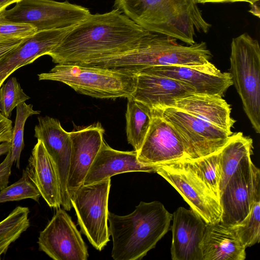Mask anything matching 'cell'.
I'll return each instance as SVG.
<instances>
[{
    "label": "cell",
    "instance_id": "obj_1",
    "mask_svg": "<svg viewBox=\"0 0 260 260\" xmlns=\"http://www.w3.org/2000/svg\"><path fill=\"white\" fill-rule=\"evenodd\" d=\"M150 32L117 9L90 13L47 55L56 64H80L133 50Z\"/></svg>",
    "mask_w": 260,
    "mask_h": 260
},
{
    "label": "cell",
    "instance_id": "obj_2",
    "mask_svg": "<svg viewBox=\"0 0 260 260\" xmlns=\"http://www.w3.org/2000/svg\"><path fill=\"white\" fill-rule=\"evenodd\" d=\"M114 7L147 30L194 44L211 26L196 0H115Z\"/></svg>",
    "mask_w": 260,
    "mask_h": 260
},
{
    "label": "cell",
    "instance_id": "obj_3",
    "mask_svg": "<svg viewBox=\"0 0 260 260\" xmlns=\"http://www.w3.org/2000/svg\"><path fill=\"white\" fill-rule=\"evenodd\" d=\"M173 214L158 201L141 202L126 215L109 212V232L112 236L111 256L114 260L144 257L170 230Z\"/></svg>",
    "mask_w": 260,
    "mask_h": 260
},
{
    "label": "cell",
    "instance_id": "obj_4",
    "mask_svg": "<svg viewBox=\"0 0 260 260\" xmlns=\"http://www.w3.org/2000/svg\"><path fill=\"white\" fill-rule=\"evenodd\" d=\"M176 39L150 32L136 49L128 52L80 65L125 70L170 65H200L210 61L212 54L205 42L184 46Z\"/></svg>",
    "mask_w": 260,
    "mask_h": 260
},
{
    "label": "cell",
    "instance_id": "obj_5",
    "mask_svg": "<svg viewBox=\"0 0 260 260\" xmlns=\"http://www.w3.org/2000/svg\"><path fill=\"white\" fill-rule=\"evenodd\" d=\"M38 77L63 83L78 93L99 99L130 97L136 82L134 72L75 64H56Z\"/></svg>",
    "mask_w": 260,
    "mask_h": 260
},
{
    "label": "cell",
    "instance_id": "obj_6",
    "mask_svg": "<svg viewBox=\"0 0 260 260\" xmlns=\"http://www.w3.org/2000/svg\"><path fill=\"white\" fill-rule=\"evenodd\" d=\"M230 74L252 127L260 133V47L247 33L233 39Z\"/></svg>",
    "mask_w": 260,
    "mask_h": 260
},
{
    "label": "cell",
    "instance_id": "obj_7",
    "mask_svg": "<svg viewBox=\"0 0 260 260\" xmlns=\"http://www.w3.org/2000/svg\"><path fill=\"white\" fill-rule=\"evenodd\" d=\"M111 185V178L82 185L70 197L80 233L99 251H102L110 241L108 219Z\"/></svg>",
    "mask_w": 260,
    "mask_h": 260
},
{
    "label": "cell",
    "instance_id": "obj_8",
    "mask_svg": "<svg viewBox=\"0 0 260 260\" xmlns=\"http://www.w3.org/2000/svg\"><path fill=\"white\" fill-rule=\"evenodd\" d=\"M90 14L88 8L67 1L20 0L0 12V20L30 24L38 31L74 26Z\"/></svg>",
    "mask_w": 260,
    "mask_h": 260
},
{
    "label": "cell",
    "instance_id": "obj_9",
    "mask_svg": "<svg viewBox=\"0 0 260 260\" xmlns=\"http://www.w3.org/2000/svg\"><path fill=\"white\" fill-rule=\"evenodd\" d=\"M151 111L158 113L176 129L188 159H194L218 152L232 135L176 107Z\"/></svg>",
    "mask_w": 260,
    "mask_h": 260
},
{
    "label": "cell",
    "instance_id": "obj_10",
    "mask_svg": "<svg viewBox=\"0 0 260 260\" xmlns=\"http://www.w3.org/2000/svg\"><path fill=\"white\" fill-rule=\"evenodd\" d=\"M156 173L179 193L206 224L220 221L222 210L219 201L184 159L158 165Z\"/></svg>",
    "mask_w": 260,
    "mask_h": 260
},
{
    "label": "cell",
    "instance_id": "obj_11",
    "mask_svg": "<svg viewBox=\"0 0 260 260\" xmlns=\"http://www.w3.org/2000/svg\"><path fill=\"white\" fill-rule=\"evenodd\" d=\"M260 196V170L246 157L220 191L222 213L220 221L232 226L249 214L256 197Z\"/></svg>",
    "mask_w": 260,
    "mask_h": 260
},
{
    "label": "cell",
    "instance_id": "obj_12",
    "mask_svg": "<svg viewBox=\"0 0 260 260\" xmlns=\"http://www.w3.org/2000/svg\"><path fill=\"white\" fill-rule=\"evenodd\" d=\"M39 249L54 260H87L86 244L70 216L58 208L40 233Z\"/></svg>",
    "mask_w": 260,
    "mask_h": 260
},
{
    "label": "cell",
    "instance_id": "obj_13",
    "mask_svg": "<svg viewBox=\"0 0 260 260\" xmlns=\"http://www.w3.org/2000/svg\"><path fill=\"white\" fill-rule=\"evenodd\" d=\"M38 120L34 137L42 142L54 162L59 181L60 205L70 211L72 207L67 188L72 147L70 132L66 131L56 119L46 116H39Z\"/></svg>",
    "mask_w": 260,
    "mask_h": 260
},
{
    "label": "cell",
    "instance_id": "obj_14",
    "mask_svg": "<svg viewBox=\"0 0 260 260\" xmlns=\"http://www.w3.org/2000/svg\"><path fill=\"white\" fill-rule=\"evenodd\" d=\"M151 112L149 129L137 153L138 160L158 166L187 158L181 137L173 125L156 112Z\"/></svg>",
    "mask_w": 260,
    "mask_h": 260
},
{
    "label": "cell",
    "instance_id": "obj_15",
    "mask_svg": "<svg viewBox=\"0 0 260 260\" xmlns=\"http://www.w3.org/2000/svg\"><path fill=\"white\" fill-rule=\"evenodd\" d=\"M142 69L183 82L197 93L222 96L233 85L230 73L221 72L210 61L200 65L155 66Z\"/></svg>",
    "mask_w": 260,
    "mask_h": 260
},
{
    "label": "cell",
    "instance_id": "obj_16",
    "mask_svg": "<svg viewBox=\"0 0 260 260\" xmlns=\"http://www.w3.org/2000/svg\"><path fill=\"white\" fill-rule=\"evenodd\" d=\"M104 129L96 123L70 132L72 147L67 188L71 196L84 179L104 143Z\"/></svg>",
    "mask_w": 260,
    "mask_h": 260
},
{
    "label": "cell",
    "instance_id": "obj_17",
    "mask_svg": "<svg viewBox=\"0 0 260 260\" xmlns=\"http://www.w3.org/2000/svg\"><path fill=\"white\" fill-rule=\"evenodd\" d=\"M135 73L136 86L131 96L151 110L173 107L178 99L195 92L192 88L176 79L152 74L144 69Z\"/></svg>",
    "mask_w": 260,
    "mask_h": 260
},
{
    "label": "cell",
    "instance_id": "obj_18",
    "mask_svg": "<svg viewBox=\"0 0 260 260\" xmlns=\"http://www.w3.org/2000/svg\"><path fill=\"white\" fill-rule=\"evenodd\" d=\"M74 26L38 31L2 57L0 59V87L18 69L47 55Z\"/></svg>",
    "mask_w": 260,
    "mask_h": 260
},
{
    "label": "cell",
    "instance_id": "obj_19",
    "mask_svg": "<svg viewBox=\"0 0 260 260\" xmlns=\"http://www.w3.org/2000/svg\"><path fill=\"white\" fill-rule=\"evenodd\" d=\"M173 260H202L200 248L206 223L193 210L179 207L173 214Z\"/></svg>",
    "mask_w": 260,
    "mask_h": 260
},
{
    "label": "cell",
    "instance_id": "obj_20",
    "mask_svg": "<svg viewBox=\"0 0 260 260\" xmlns=\"http://www.w3.org/2000/svg\"><path fill=\"white\" fill-rule=\"evenodd\" d=\"M157 169V166L140 162L135 150H115L104 142L86 174L83 185L96 183L123 173H156Z\"/></svg>",
    "mask_w": 260,
    "mask_h": 260
},
{
    "label": "cell",
    "instance_id": "obj_21",
    "mask_svg": "<svg viewBox=\"0 0 260 260\" xmlns=\"http://www.w3.org/2000/svg\"><path fill=\"white\" fill-rule=\"evenodd\" d=\"M23 173L37 188L41 196L52 208L60 207L59 181L54 162L42 142L38 141Z\"/></svg>",
    "mask_w": 260,
    "mask_h": 260
},
{
    "label": "cell",
    "instance_id": "obj_22",
    "mask_svg": "<svg viewBox=\"0 0 260 260\" xmlns=\"http://www.w3.org/2000/svg\"><path fill=\"white\" fill-rule=\"evenodd\" d=\"M233 134L236 121L231 117V107L222 96L191 93L178 99L174 107Z\"/></svg>",
    "mask_w": 260,
    "mask_h": 260
},
{
    "label": "cell",
    "instance_id": "obj_23",
    "mask_svg": "<svg viewBox=\"0 0 260 260\" xmlns=\"http://www.w3.org/2000/svg\"><path fill=\"white\" fill-rule=\"evenodd\" d=\"M202 260H244L246 248L232 228L220 221L206 224L200 244Z\"/></svg>",
    "mask_w": 260,
    "mask_h": 260
},
{
    "label": "cell",
    "instance_id": "obj_24",
    "mask_svg": "<svg viewBox=\"0 0 260 260\" xmlns=\"http://www.w3.org/2000/svg\"><path fill=\"white\" fill-rule=\"evenodd\" d=\"M220 152L221 166L220 193L242 161L252 154L253 140L241 132L233 134Z\"/></svg>",
    "mask_w": 260,
    "mask_h": 260
},
{
    "label": "cell",
    "instance_id": "obj_25",
    "mask_svg": "<svg viewBox=\"0 0 260 260\" xmlns=\"http://www.w3.org/2000/svg\"><path fill=\"white\" fill-rule=\"evenodd\" d=\"M125 113L126 133L128 143L137 153L149 129L152 114L145 104L130 96L127 98Z\"/></svg>",
    "mask_w": 260,
    "mask_h": 260
},
{
    "label": "cell",
    "instance_id": "obj_26",
    "mask_svg": "<svg viewBox=\"0 0 260 260\" xmlns=\"http://www.w3.org/2000/svg\"><path fill=\"white\" fill-rule=\"evenodd\" d=\"M220 150L196 159H184L188 167L207 185L219 201L221 174Z\"/></svg>",
    "mask_w": 260,
    "mask_h": 260
},
{
    "label": "cell",
    "instance_id": "obj_27",
    "mask_svg": "<svg viewBox=\"0 0 260 260\" xmlns=\"http://www.w3.org/2000/svg\"><path fill=\"white\" fill-rule=\"evenodd\" d=\"M29 212L27 207L17 206L0 221V260L10 245L29 228Z\"/></svg>",
    "mask_w": 260,
    "mask_h": 260
},
{
    "label": "cell",
    "instance_id": "obj_28",
    "mask_svg": "<svg viewBox=\"0 0 260 260\" xmlns=\"http://www.w3.org/2000/svg\"><path fill=\"white\" fill-rule=\"evenodd\" d=\"M247 247L260 241V196L256 197L247 216L238 224L230 226Z\"/></svg>",
    "mask_w": 260,
    "mask_h": 260
},
{
    "label": "cell",
    "instance_id": "obj_29",
    "mask_svg": "<svg viewBox=\"0 0 260 260\" xmlns=\"http://www.w3.org/2000/svg\"><path fill=\"white\" fill-rule=\"evenodd\" d=\"M31 104L22 103L16 107V116L12 136V147L10 150L12 164L19 168L21 153L24 147V129L27 119L32 115L39 114L40 111L33 109Z\"/></svg>",
    "mask_w": 260,
    "mask_h": 260
},
{
    "label": "cell",
    "instance_id": "obj_30",
    "mask_svg": "<svg viewBox=\"0 0 260 260\" xmlns=\"http://www.w3.org/2000/svg\"><path fill=\"white\" fill-rule=\"evenodd\" d=\"M29 99L16 78L12 77L0 87V112L4 116L9 118L15 108Z\"/></svg>",
    "mask_w": 260,
    "mask_h": 260
},
{
    "label": "cell",
    "instance_id": "obj_31",
    "mask_svg": "<svg viewBox=\"0 0 260 260\" xmlns=\"http://www.w3.org/2000/svg\"><path fill=\"white\" fill-rule=\"evenodd\" d=\"M41 194L23 173L17 181L0 190V203L30 199L38 202Z\"/></svg>",
    "mask_w": 260,
    "mask_h": 260
},
{
    "label": "cell",
    "instance_id": "obj_32",
    "mask_svg": "<svg viewBox=\"0 0 260 260\" xmlns=\"http://www.w3.org/2000/svg\"><path fill=\"white\" fill-rule=\"evenodd\" d=\"M37 31L36 27L30 24L0 20V39L28 38Z\"/></svg>",
    "mask_w": 260,
    "mask_h": 260
},
{
    "label": "cell",
    "instance_id": "obj_33",
    "mask_svg": "<svg viewBox=\"0 0 260 260\" xmlns=\"http://www.w3.org/2000/svg\"><path fill=\"white\" fill-rule=\"evenodd\" d=\"M12 165L9 151L4 160L0 164V190L8 186Z\"/></svg>",
    "mask_w": 260,
    "mask_h": 260
},
{
    "label": "cell",
    "instance_id": "obj_34",
    "mask_svg": "<svg viewBox=\"0 0 260 260\" xmlns=\"http://www.w3.org/2000/svg\"><path fill=\"white\" fill-rule=\"evenodd\" d=\"M13 129L12 121L0 112V143L11 142Z\"/></svg>",
    "mask_w": 260,
    "mask_h": 260
},
{
    "label": "cell",
    "instance_id": "obj_35",
    "mask_svg": "<svg viewBox=\"0 0 260 260\" xmlns=\"http://www.w3.org/2000/svg\"><path fill=\"white\" fill-rule=\"evenodd\" d=\"M27 38H28L0 39V59L7 53L25 41Z\"/></svg>",
    "mask_w": 260,
    "mask_h": 260
},
{
    "label": "cell",
    "instance_id": "obj_36",
    "mask_svg": "<svg viewBox=\"0 0 260 260\" xmlns=\"http://www.w3.org/2000/svg\"><path fill=\"white\" fill-rule=\"evenodd\" d=\"M198 4H205L208 3H234V2H247L251 6L257 5L259 0H196Z\"/></svg>",
    "mask_w": 260,
    "mask_h": 260
},
{
    "label": "cell",
    "instance_id": "obj_37",
    "mask_svg": "<svg viewBox=\"0 0 260 260\" xmlns=\"http://www.w3.org/2000/svg\"><path fill=\"white\" fill-rule=\"evenodd\" d=\"M11 142H4L0 144V156L7 153L11 149Z\"/></svg>",
    "mask_w": 260,
    "mask_h": 260
},
{
    "label": "cell",
    "instance_id": "obj_38",
    "mask_svg": "<svg viewBox=\"0 0 260 260\" xmlns=\"http://www.w3.org/2000/svg\"><path fill=\"white\" fill-rule=\"evenodd\" d=\"M20 0H0V12L6 9V8L13 4H16Z\"/></svg>",
    "mask_w": 260,
    "mask_h": 260
}]
</instances>
